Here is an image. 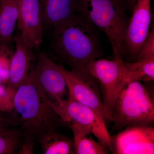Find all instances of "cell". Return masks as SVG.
<instances>
[{
  "label": "cell",
  "instance_id": "cell-12",
  "mask_svg": "<svg viewBox=\"0 0 154 154\" xmlns=\"http://www.w3.org/2000/svg\"><path fill=\"white\" fill-rule=\"evenodd\" d=\"M14 38L16 49L10 63L7 91L8 96H12L13 99L15 92L24 82L30 70L33 49L23 38L17 28Z\"/></svg>",
  "mask_w": 154,
  "mask_h": 154
},
{
  "label": "cell",
  "instance_id": "cell-13",
  "mask_svg": "<svg viewBox=\"0 0 154 154\" xmlns=\"http://www.w3.org/2000/svg\"><path fill=\"white\" fill-rule=\"evenodd\" d=\"M44 33L55 32L76 14L77 0H39Z\"/></svg>",
  "mask_w": 154,
  "mask_h": 154
},
{
  "label": "cell",
  "instance_id": "cell-8",
  "mask_svg": "<svg viewBox=\"0 0 154 154\" xmlns=\"http://www.w3.org/2000/svg\"><path fill=\"white\" fill-rule=\"evenodd\" d=\"M56 66L66 80L69 98L95 110L106 123L113 122V117L101 100L97 86L88 82L71 70L66 69L62 64H56Z\"/></svg>",
  "mask_w": 154,
  "mask_h": 154
},
{
  "label": "cell",
  "instance_id": "cell-18",
  "mask_svg": "<svg viewBox=\"0 0 154 154\" xmlns=\"http://www.w3.org/2000/svg\"><path fill=\"white\" fill-rule=\"evenodd\" d=\"M22 137L20 128L0 131V154H16Z\"/></svg>",
  "mask_w": 154,
  "mask_h": 154
},
{
  "label": "cell",
  "instance_id": "cell-23",
  "mask_svg": "<svg viewBox=\"0 0 154 154\" xmlns=\"http://www.w3.org/2000/svg\"><path fill=\"white\" fill-rule=\"evenodd\" d=\"M125 10L131 12L136 4L137 0H118Z\"/></svg>",
  "mask_w": 154,
  "mask_h": 154
},
{
  "label": "cell",
  "instance_id": "cell-14",
  "mask_svg": "<svg viewBox=\"0 0 154 154\" xmlns=\"http://www.w3.org/2000/svg\"><path fill=\"white\" fill-rule=\"evenodd\" d=\"M19 14V0H0V45L11 47Z\"/></svg>",
  "mask_w": 154,
  "mask_h": 154
},
{
  "label": "cell",
  "instance_id": "cell-24",
  "mask_svg": "<svg viewBox=\"0 0 154 154\" xmlns=\"http://www.w3.org/2000/svg\"><path fill=\"white\" fill-rule=\"evenodd\" d=\"M2 78H1V77H0V82H1V80H2Z\"/></svg>",
  "mask_w": 154,
  "mask_h": 154
},
{
  "label": "cell",
  "instance_id": "cell-7",
  "mask_svg": "<svg viewBox=\"0 0 154 154\" xmlns=\"http://www.w3.org/2000/svg\"><path fill=\"white\" fill-rule=\"evenodd\" d=\"M60 113L64 123L74 122L88 128L102 145L112 150L111 137L105 119L98 112L68 97Z\"/></svg>",
  "mask_w": 154,
  "mask_h": 154
},
{
  "label": "cell",
  "instance_id": "cell-22",
  "mask_svg": "<svg viewBox=\"0 0 154 154\" xmlns=\"http://www.w3.org/2000/svg\"><path fill=\"white\" fill-rule=\"evenodd\" d=\"M36 142L29 138L22 136L20 141L17 153L31 154L34 152Z\"/></svg>",
  "mask_w": 154,
  "mask_h": 154
},
{
  "label": "cell",
  "instance_id": "cell-3",
  "mask_svg": "<svg viewBox=\"0 0 154 154\" xmlns=\"http://www.w3.org/2000/svg\"><path fill=\"white\" fill-rule=\"evenodd\" d=\"M125 11L118 0H77L76 13L105 33L114 56L124 54Z\"/></svg>",
  "mask_w": 154,
  "mask_h": 154
},
{
  "label": "cell",
  "instance_id": "cell-20",
  "mask_svg": "<svg viewBox=\"0 0 154 154\" xmlns=\"http://www.w3.org/2000/svg\"><path fill=\"white\" fill-rule=\"evenodd\" d=\"M154 58V29L152 28L140 51L136 61Z\"/></svg>",
  "mask_w": 154,
  "mask_h": 154
},
{
  "label": "cell",
  "instance_id": "cell-6",
  "mask_svg": "<svg viewBox=\"0 0 154 154\" xmlns=\"http://www.w3.org/2000/svg\"><path fill=\"white\" fill-rule=\"evenodd\" d=\"M128 22L124 42V54L137 60L149 34L152 19L151 0H137Z\"/></svg>",
  "mask_w": 154,
  "mask_h": 154
},
{
  "label": "cell",
  "instance_id": "cell-19",
  "mask_svg": "<svg viewBox=\"0 0 154 154\" xmlns=\"http://www.w3.org/2000/svg\"><path fill=\"white\" fill-rule=\"evenodd\" d=\"M13 54H11V47L0 45V77L2 79H8L9 68Z\"/></svg>",
  "mask_w": 154,
  "mask_h": 154
},
{
  "label": "cell",
  "instance_id": "cell-10",
  "mask_svg": "<svg viewBox=\"0 0 154 154\" xmlns=\"http://www.w3.org/2000/svg\"><path fill=\"white\" fill-rule=\"evenodd\" d=\"M35 71L44 92L55 103L60 112L67 100H65V96L67 95L69 96L66 82L63 76L57 68L56 63L43 52L38 54Z\"/></svg>",
  "mask_w": 154,
  "mask_h": 154
},
{
  "label": "cell",
  "instance_id": "cell-21",
  "mask_svg": "<svg viewBox=\"0 0 154 154\" xmlns=\"http://www.w3.org/2000/svg\"><path fill=\"white\" fill-rule=\"evenodd\" d=\"M20 126L19 117L16 114L5 115L0 114V131Z\"/></svg>",
  "mask_w": 154,
  "mask_h": 154
},
{
  "label": "cell",
  "instance_id": "cell-17",
  "mask_svg": "<svg viewBox=\"0 0 154 154\" xmlns=\"http://www.w3.org/2000/svg\"><path fill=\"white\" fill-rule=\"evenodd\" d=\"M126 83L134 81L150 83L154 80V58L135 62L124 61Z\"/></svg>",
  "mask_w": 154,
  "mask_h": 154
},
{
  "label": "cell",
  "instance_id": "cell-4",
  "mask_svg": "<svg viewBox=\"0 0 154 154\" xmlns=\"http://www.w3.org/2000/svg\"><path fill=\"white\" fill-rule=\"evenodd\" d=\"M113 129L134 125H151L154 121V91L134 81L125 83L119 94L113 114Z\"/></svg>",
  "mask_w": 154,
  "mask_h": 154
},
{
  "label": "cell",
  "instance_id": "cell-1",
  "mask_svg": "<svg viewBox=\"0 0 154 154\" xmlns=\"http://www.w3.org/2000/svg\"><path fill=\"white\" fill-rule=\"evenodd\" d=\"M13 105L20 115L18 117L22 136L36 142L45 134L57 131L64 123L57 106L38 82L33 65L15 92Z\"/></svg>",
  "mask_w": 154,
  "mask_h": 154
},
{
  "label": "cell",
  "instance_id": "cell-9",
  "mask_svg": "<svg viewBox=\"0 0 154 154\" xmlns=\"http://www.w3.org/2000/svg\"><path fill=\"white\" fill-rule=\"evenodd\" d=\"M112 151L117 154H154V128L151 125H134L111 137Z\"/></svg>",
  "mask_w": 154,
  "mask_h": 154
},
{
  "label": "cell",
  "instance_id": "cell-2",
  "mask_svg": "<svg viewBox=\"0 0 154 154\" xmlns=\"http://www.w3.org/2000/svg\"><path fill=\"white\" fill-rule=\"evenodd\" d=\"M96 28L76 13L51 35L53 50L58 60L84 80L97 85V81L90 75L87 69L91 60L102 55Z\"/></svg>",
  "mask_w": 154,
  "mask_h": 154
},
{
  "label": "cell",
  "instance_id": "cell-15",
  "mask_svg": "<svg viewBox=\"0 0 154 154\" xmlns=\"http://www.w3.org/2000/svg\"><path fill=\"white\" fill-rule=\"evenodd\" d=\"M69 124L73 134L75 154L108 153L107 149L94 139L93 133L88 128L74 122Z\"/></svg>",
  "mask_w": 154,
  "mask_h": 154
},
{
  "label": "cell",
  "instance_id": "cell-5",
  "mask_svg": "<svg viewBox=\"0 0 154 154\" xmlns=\"http://www.w3.org/2000/svg\"><path fill=\"white\" fill-rule=\"evenodd\" d=\"M87 69L90 75L100 84L103 103L112 116L116 100L126 83L122 57L114 56L111 60L101 58L93 60L88 63Z\"/></svg>",
  "mask_w": 154,
  "mask_h": 154
},
{
  "label": "cell",
  "instance_id": "cell-16",
  "mask_svg": "<svg viewBox=\"0 0 154 154\" xmlns=\"http://www.w3.org/2000/svg\"><path fill=\"white\" fill-rule=\"evenodd\" d=\"M38 142L44 154H75L73 139L57 131L45 134Z\"/></svg>",
  "mask_w": 154,
  "mask_h": 154
},
{
  "label": "cell",
  "instance_id": "cell-11",
  "mask_svg": "<svg viewBox=\"0 0 154 154\" xmlns=\"http://www.w3.org/2000/svg\"><path fill=\"white\" fill-rule=\"evenodd\" d=\"M17 29L32 48L39 49L43 31L39 0H19Z\"/></svg>",
  "mask_w": 154,
  "mask_h": 154
}]
</instances>
